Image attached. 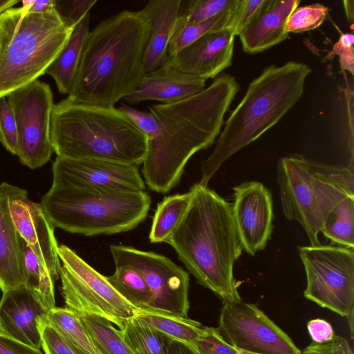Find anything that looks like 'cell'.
<instances>
[{
    "label": "cell",
    "mask_w": 354,
    "mask_h": 354,
    "mask_svg": "<svg viewBox=\"0 0 354 354\" xmlns=\"http://www.w3.org/2000/svg\"><path fill=\"white\" fill-rule=\"evenodd\" d=\"M22 246L25 285L32 290L44 307L49 310L56 307L54 281L47 269L42 266L33 250L23 239Z\"/></svg>",
    "instance_id": "cell-32"
},
{
    "label": "cell",
    "mask_w": 354,
    "mask_h": 354,
    "mask_svg": "<svg viewBox=\"0 0 354 354\" xmlns=\"http://www.w3.org/2000/svg\"><path fill=\"white\" fill-rule=\"evenodd\" d=\"M0 354H45L36 348L6 335L0 331Z\"/></svg>",
    "instance_id": "cell-45"
},
{
    "label": "cell",
    "mask_w": 354,
    "mask_h": 354,
    "mask_svg": "<svg viewBox=\"0 0 354 354\" xmlns=\"http://www.w3.org/2000/svg\"><path fill=\"white\" fill-rule=\"evenodd\" d=\"M235 6L230 10L201 22H187L178 15L168 44V57L174 56L209 32L230 28Z\"/></svg>",
    "instance_id": "cell-25"
},
{
    "label": "cell",
    "mask_w": 354,
    "mask_h": 354,
    "mask_svg": "<svg viewBox=\"0 0 354 354\" xmlns=\"http://www.w3.org/2000/svg\"><path fill=\"white\" fill-rule=\"evenodd\" d=\"M190 191L189 206L166 243L199 284L223 303L241 301L233 270L243 249L232 205L207 185L198 183Z\"/></svg>",
    "instance_id": "cell-3"
},
{
    "label": "cell",
    "mask_w": 354,
    "mask_h": 354,
    "mask_svg": "<svg viewBox=\"0 0 354 354\" xmlns=\"http://www.w3.org/2000/svg\"><path fill=\"white\" fill-rule=\"evenodd\" d=\"M55 227L85 236L129 231L145 219L151 198L145 192H109L52 183L41 197Z\"/></svg>",
    "instance_id": "cell-8"
},
{
    "label": "cell",
    "mask_w": 354,
    "mask_h": 354,
    "mask_svg": "<svg viewBox=\"0 0 354 354\" xmlns=\"http://www.w3.org/2000/svg\"><path fill=\"white\" fill-rule=\"evenodd\" d=\"M192 192L167 196L158 204L153 218L149 239L151 243L167 241L187 210Z\"/></svg>",
    "instance_id": "cell-26"
},
{
    "label": "cell",
    "mask_w": 354,
    "mask_h": 354,
    "mask_svg": "<svg viewBox=\"0 0 354 354\" xmlns=\"http://www.w3.org/2000/svg\"><path fill=\"white\" fill-rule=\"evenodd\" d=\"M39 327L45 354H84L72 346L44 317L39 320Z\"/></svg>",
    "instance_id": "cell-40"
},
{
    "label": "cell",
    "mask_w": 354,
    "mask_h": 354,
    "mask_svg": "<svg viewBox=\"0 0 354 354\" xmlns=\"http://www.w3.org/2000/svg\"><path fill=\"white\" fill-rule=\"evenodd\" d=\"M113 288L128 302L138 309H151L152 295L143 277L136 270L115 266L114 273L106 277Z\"/></svg>",
    "instance_id": "cell-29"
},
{
    "label": "cell",
    "mask_w": 354,
    "mask_h": 354,
    "mask_svg": "<svg viewBox=\"0 0 354 354\" xmlns=\"http://www.w3.org/2000/svg\"><path fill=\"white\" fill-rule=\"evenodd\" d=\"M73 30L55 10L32 13L19 7L1 13L0 99L46 73Z\"/></svg>",
    "instance_id": "cell-6"
},
{
    "label": "cell",
    "mask_w": 354,
    "mask_h": 354,
    "mask_svg": "<svg viewBox=\"0 0 354 354\" xmlns=\"http://www.w3.org/2000/svg\"><path fill=\"white\" fill-rule=\"evenodd\" d=\"M50 137L57 156L142 164L148 137L118 108L84 104L68 97L54 105Z\"/></svg>",
    "instance_id": "cell-4"
},
{
    "label": "cell",
    "mask_w": 354,
    "mask_h": 354,
    "mask_svg": "<svg viewBox=\"0 0 354 354\" xmlns=\"http://www.w3.org/2000/svg\"><path fill=\"white\" fill-rule=\"evenodd\" d=\"M96 3V0H54L56 13L64 26L72 30Z\"/></svg>",
    "instance_id": "cell-37"
},
{
    "label": "cell",
    "mask_w": 354,
    "mask_h": 354,
    "mask_svg": "<svg viewBox=\"0 0 354 354\" xmlns=\"http://www.w3.org/2000/svg\"><path fill=\"white\" fill-rule=\"evenodd\" d=\"M9 207L14 224L22 239L33 250L55 282L59 278L61 262L58 255L55 227L41 203L30 201L25 189L12 185Z\"/></svg>",
    "instance_id": "cell-16"
},
{
    "label": "cell",
    "mask_w": 354,
    "mask_h": 354,
    "mask_svg": "<svg viewBox=\"0 0 354 354\" xmlns=\"http://www.w3.org/2000/svg\"><path fill=\"white\" fill-rule=\"evenodd\" d=\"M232 215L242 249L254 256L263 250L272 232L270 191L261 183L248 181L233 188Z\"/></svg>",
    "instance_id": "cell-15"
},
{
    "label": "cell",
    "mask_w": 354,
    "mask_h": 354,
    "mask_svg": "<svg viewBox=\"0 0 354 354\" xmlns=\"http://www.w3.org/2000/svg\"><path fill=\"white\" fill-rule=\"evenodd\" d=\"M334 114L335 134L337 143L347 156L348 167L353 170L354 92L346 82L339 87Z\"/></svg>",
    "instance_id": "cell-27"
},
{
    "label": "cell",
    "mask_w": 354,
    "mask_h": 354,
    "mask_svg": "<svg viewBox=\"0 0 354 354\" xmlns=\"http://www.w3.org/2000/svg\"><path fill=\"white\" fill-rule=\"evenodd\" d=\"M197 354H238L239 351L228 344L218 328L204 327L194 344Z\"/></svg>",
    "instance_id": "cell-38"
},
{
    "label": "cell",
    "mask_w": 354,
    "mask_h": 354,
    "mask_svg": "<svg viewBox=\"0 0 354 354\" xmlns=\"http://www.w3.org/2000/svg\"><path fill=\"white\" fill-rule=\"evenodd\" d=\"M46 310L26 285L3 292L0 299V331L30 346L39 348V320Z\"/></svg>",
    "instance_id": "cell-18"
},
{
    "label": "cell",
    "mask_w": 354,
    "mask_h": 354,
    "mask_svg": "<svg viewBox=\"0 0 354 354\" xmlns=\"http://www.w3.org/2000/svg\"><path fill=\"white\" fill-rule=\"evenodd\" d=\"M239 89L235 77L224 74L189 97L149 107L156 130L142 169L149 189L164 194L178 185L191 157L214 142Z\"/></svg>",
    "instance_id": "cell-1"
},
{
    "label": "cell",
    "mask_w": 354,
    "mask_h": 354,
    "mask_svg": "<svg viewBox=\"0 0 354 354\" xmlns=\"http://www.w3.org/2000/svg\"><path fill=\"white\" fill-rule=\"evenodd\" d=\"M0 142L12 154H17L18 133L13 111L5 97L0 99Z\"/></svg>",
    "instance_id": "cell-39"
},
{
    "label": "cell",
    "mask_w": 354,
    "mask_h": 354,
    "mask_svg": "<svg viewBox=\"0 0 354 354\" xmlns=\"http://www.w3.org/2000/svg\"><path fill=\"white\" fill-rule=\"evenodd\" d=\"M354 196H347L338 203L327 216L321 232L333 243L354 248Z\"/></svg>",
    "instance_id": "cell-30"
},
{
    "label": "cell",
    "mask_w": 354,
    "mask_h": 354,
    "mask_svg": "<svg viewBox=\"0 0 354 354\" xmlns=\"http://www.w3.org/2000/svg\"><path fill=\"white\" fill-rule=\"evenodd\" d=\"M21 6L25 10L32 13H45L55 11L54 0L21 1Z\"/></svg>",
    "instance_id": "cell-46"
},
{
    "label": "cell",
    "mask_w": 354,
    "mask_h": 354,
    "mask_svg": "<svg viewBox=\"0 0 354 354\" xmlns=\"http://www.w3.org/2000/svg\"><path fill=\"white\" fill-rule=\"evenodd\" d=\"M354 37L353 33H341L338 41L334 44L326 59H332L338 55L341 69L343 72L348 71L352 75L354 72Z\"/></svg>",
    "instance_id": "cell-41"
},
{
    "label": "cell",
    "mask_w": 354,
    "mask_h": 354,
    "mask_svg": "<svg viewBox=\"0 0 354 354\" xmlns=\"http://www.w3.org/2000/svg\"><path fill=\"white\" fill-rule=\"evenodd\" d=\"M115 266H128L140 273L152 295L151 310L187 317L189 274L170 259L130 246L111 245Z\"/></svg>",
    "instance_id": "cell-12"
},
{
    "label": "cell",
    "mask_w": 354,
    "mask_h": 354,
    "mask_svg": "<svg viewBox=\"0 0 354 354\" xmlns=\"http://www.w3.org/2000/svg\"><path fill=\"white\" fill-rule=\"evenodd\" d=\"M328 13L326 6L315 3L297 7L287 21V31L290 34L312 30L320 26Z\"/></svg>",
    "instance_id": "cell-34"
},
{
    "label": "cell",
    "mask_w": 354,
    "mask_h": 354,
    "mask_svg": "<svg viewBox=\"0 0 354 354\" xmlns=\"http://www.w3.org/2000/svg\"><path fill=\"white\" fill-rule=\"evenodd\" d=\"M65 307L80 316L105 319L122 329L137 309L103 276L65 245L58 247Z\"/></svg>",
    "instance_id": "cell-10"
},
{
    "label": "cell",
    "mask_w": 354,
    "mask_h": 354,
    "mask_svg": "<svg viewBox=\"0 0 354 354\" xmlns=\"http://www.w3.org/2000/svg\"><path fill=\"white\" fill-rule=\"evenodd\" d=\"M118 109L127 115L148 138L154 133L156 122L149 111H140L124 103H122Z\"/></svg>",
    "instance_id": "cell-43"
},
{
    "label": "cell",
    "mask_w": 354,
    "mask_h": 354,
    "mask_svg": "<svg viewBox=\"0 0 354 354\" xmlns=\"http://www.w3.org/2000/svg\"><path fill=\"white\" fill-rule=\"evenodd\" d=\"M120 331L134 354H168L166 337L136 316Z\"/></svg>",
    "instance_id": "cell-33"
},
{
    "label": "cell",
    "mask_w": 354,
    "mask_h": 354,
    "mask_svg": "<svg viewBox=\"0 0 354 354\" xmlns=\"http://www.w3.org/2000/svg\"><path fill=\"white\" fill-rule=\"evenodd\" d=\"M206 80L178 71L165 62L145 73L137 88L124 100L129 104L158 101L171 104L189 97L205 88Z\"/></svg>",
    "instance_id": "cell-19"
},
{
    "label": "cell",
    "mask_w": 354,
    "mask_h": 354,
    "mask_svg": "<svg viewBox=\"0 0 354 354\" xmlns=\"http://www.w3.org/2000/svg\"><path fill=\"white\" fill-rule=\"evenodd\" d=\"M299 0H272L239 35L243 50L250 54L267 50L290 38L287 21Z\"/></svg>",
    "instance_id": "cell-21"
},
{
    "label": "cell",
    "mask_w": 354,
    "mask_h": 354,
    "mask_svg": "<svg viewBox=\"0 0 354 354\" xmlns=\"http://www.w3.org/2000/svg\"><path fill=\"white\" fill-rule=\"evenodd\" d=\"M18 3V0H0V14L8 9L12 8L13 6Z\"/></svg>",
    "instance_id": "cell-49"
},
{
    "label": "cell",
    "mask_w": 354,
    "mask_h": 354,
    "mask_svg": "<svg viewBox=\"0 0 354 354\" xmlns=\"http://www.w3.org/2000/svg\"><path fill=\"white\" fill-rule=\"evenodd\" d=\"M7 97L17 126V156L31 169L41 167L54 152L50 125L55 104L50 87L37 80Z\"/></svg>",
    "instance_id": "cell-11"
},
{
    "label": "cell",
    "mask_w": 354,
    "mask_h": 354,
    "mask_svg": "<svg viewBox=\"0 0 354 354\" xmlns=\"http://www.w3.org/2000/svg\"><path fill=\"white\" fill-rule=\"evenodd\" d=\"M302 354H353V351L345 338L335 335L330 342L325 344L312 342Z\"/></svg>",
    "instance_id": "cell-42"
},
{
    "label": "cell",
    "mask_w": 354,
    "mask_h": 354,
    "mask_svg": "<svg viewBox=\"0 0 354 354\" xmlns=\"http://www.w3.org/2000/svg\"><path fill=\"white\" fill-rule=\"evenodd\" d=\"M135 316L166 337L182 342L192 347L204 328L201 323L187 317L151 309L137 308Z\"/></svg>",
    "instance_id": "cell-24"
},
{
    "label": "cell",
    "mask_w": 354,
    "mask_h": 354,
    "mask_svg": "<svg viewBox=\"0 0 354 354\" xmlns=\"http://www.w3.org/2000/svg\"><path fill=\"white\" fill-rule=\"evenodd\" d=\"M238 354H254V353H248V352H245V351H239Z\"/></svg>",
    "instance_id": "cell-50"
},
{
    "label": "cell",
    "mask_w": 354,
    "mask_h": 354,
    "mask_svg": "<svg viewBox=\"0 0 354 354\" xmlns=\"http://www.w3.org/2000/svg\"><path fill=\"white\" fill-rule=\"evenodd\" d=\"M181 2V0H151L143 8L151 28L143 57L145 73L160 68L167 61L168 44L180 13Z\"/></svg>",
    "instance_id": "cell-22"
},
{
    "label": "cell",
    "mask_w": 354,
    "mask_h": 354,
    "mask_svg": "<svg viewBox=\"0 0 354 354\" xmlns=\"http://www.w3.org/2000/svg\"><path fill=\"white\" fill-rule=\"evenodd\" d=\"M307 284L304 297L348 319L353 338L354 250L339 245L298 247Z\"/></svg>",
    "instance_id": "cell-9"
},
{
    "label": "cell",
    "mask_w": 354,
    "mask_h": 354,
    "mask_svg": "<svg viewBox=\"0 0 354 354\" xmlns=\"http://www.w3.org/2000/svg\"><path fill=\"white\" fill-rule=\"evenodd\" d=\"M166 346L168 354H197L192 346L168 337H166Z\"/></svg>",
    "instance_id": "cell-47"
},
{
    "label": "cell",
    "mask_w": 354,
    "mask_h": 354,
    "mask_svg": "<svg viewBox=\"0 0 354 354\" xmlns=\"http://www.w3.org/2000/svg\"><path fill=\"white\" fill-rule=\"evenodd\" d=\"M93 344L100 354H134L120 330L108 320L97 316H80Z\"/></svg>",
    "instance_id": "cell-31"
},
{
    "label": "cell",
    "mask_w": 354,
    "mask_h": 354,
    "mask_svg": "<svg viewBox=\"0 0 354 354\" xmlns=\"http://www.w3.org/2000/svg\"><path fill=\"white\" fill-rule=\"evenodd\" d=\"M90 14H87L72 31L68 40L46 73L55 80L59 91L69 94L78 71L86 37L89 33Z\"/></svg>",
    "instance_id": "cell-23"
},
{
    "label": "cell",
    "mask_w": 354,
    "mask_h": 354,
    "mask_svg": "<svg viewBox=\"0 0 354 354\" xmlns=\"http://www.w3.org/2000/svg\"><path fill=\"white\" fill-rule=\"evenodd\" d=\"M238 351L254 354H302L290 337L253 304L224 302L218 327Z\"/></svg>",
    "instance_id": "cell-13"
},
{
    "label": "cell",
    "mask_w": 354,
    "mask_h": 354,
    "mask_svg": "<svg viewBox=\"0 0 354 354\" xmlns=\"http://www.w3.org/2000/svg\"><path fill=\"white\" fill-rule=\"evenodd\" d=\"M11 186L6 182L0 184V289L3 292L26 283L22 238L9 207Z\"/></svg>",
    "instance_id": "cell-20"
},
{
    "label": "cell",
    "mask_w": 354,
    "mask_h": 354,
    "mask_svg": "<svg viewBox=\"0 0 354 354\" xmlns=\"http://www.w3.org/2000/svg\"><path fill=\"white\" fill-rule=\"evenodd\" d=\"M310 72L308 65L291 61L266 68L251 82L225 122L212 153L201 162L200 184L207 185L225 161L283 117L301 98Z\"/></svg>",
    "instance_id": "cell-5"
},
{
    "label": "cell",
    "mask_w": 354,
    "mask_h": 354,
    "mask_svg": "<svg viewBox=\"0 0 354 354\" xmlns=\"http://www.w3.org/2000/svg\"><path fill=\"white\" fill-rule=\"evenodd\" d=\"M272 0H238L234 10L230 29L235 36L255 19Z\"/></svg>",
    "instance_id": "cell-36"
},
{
    "label": "cell",
    "mask_w": 354,
    "mask_h": 354,
    "mask_svg": "<svg viewBox=\"0 0 354 354\" xmlns=\"http://www.w3.org/2000/svg\"><path fill=\"white\" fill-rule=\"evenodd\" d=\"M151 30L142 10H124L100 22L86 37L68 97L112 107L131 93L145 74L143 57Z\"/></svg>",
    "instance_id": "cell-2"
},
{
    "label": "cell",
    "mask_w": 354,
    "mask_h": 354,
    "mask_svg": "<svg viewBox=\"0 0 354 354\" xmlns=\"http://www.w3.org/2000/svg\"><path fill=\"white\" fill-rule=\"evenodd\" d=\"M353 170L300 155L279 158L277 180L284 216L297 221L310 245L321 244L318 235L331 209L347 196H354Z\"/></svg>",
    "instance_id": "cell-7"
},
{
    "label": "cell",
    "mask_w": 354,
    "mask_h": 354,
    "mask_svg": "<svg viewBox=\"0 0 354 354\" xmlns=\"http://www.w3.org/2000/svg\"><path fill=\"white\" fill-rule=\"evenodd\" d=\"M53 183L109 192H145L138 165L57 156Z\"/></svg>",
    "instance_id": "cell-14"
},
{
    "label": "cell",
    "mask_w": 354,
    "mask_h": 354,
    "mask_svg": "<svg viewBox=\"0 0 354 354\" xmlns=\"http://www.w3.org/2000/svg\"><path fill=\"white\" fill-rule=\"evenodd\" d=\"M237 0L189 1L179 16L187 22H201L234 7Z\"/></svg>",
    "instance_id": "cell-35"
},
{
    "label": "cell",
    "mask_w": 354,
    "mask_h": 354,
    "mask_svg": "<svg viewBox=\"0 0 354 354\" xmlns=\"http://www.w3.org/2000/svg\"><path fill=\"white\" fill-rule=\"evenodd\" d=\"M234 37L230 28L209 32L166 62L178 71L206 80L214 78L232 64Z\"/></svg>",
    "instance_id": "cell-17"
},
{
    "label": "cell",
    "mask_w": 354,
    "mask_h": 354,
    "mask_svg": "<svg viewBox=\"0 0 354 354\" xmlns=\"http://www.w3.org/2000/svg\"><path fill=\"white\" fill-rule=\"evenodd\" d=\"M307 329L313 342L317 344L329 342L335 335L330 324L322 319L310 320L307 324Z\"/></svg>",
    "instance_id": "cell-44"
},
{
    "label": "cell",
    "mask_w": 354,
    "mask_h": 354,
    "mask_svg": "<svg viewBox=\"0 0 354 354\" xmlns=\"http://www.w3.org/2000/svg\"><path fill=\"white\" fill-rule=\"evenodd\" d=\"M343 5L348 21L351 24V29L354 19V1L353 0H344Z\"/></svg>",
    "instance_id": "cell-48"
},
{
    "label": "cell",
    "mask_w": 354,
    "mask_h": 354,
    "mask_svg": "<svg viewBox=\"0 0 354 354\" xmlns=\"http://www.w3.org/2000/svg\"><path fill=\"white\" fill-rule=\"evenodd\" d=\"M44 320L55 328L75 348L84 354H100L93 344L79 315L64 307L49 310Z\"/></svg>",
    "instance_id": "cell-28"
}]
</instances>
